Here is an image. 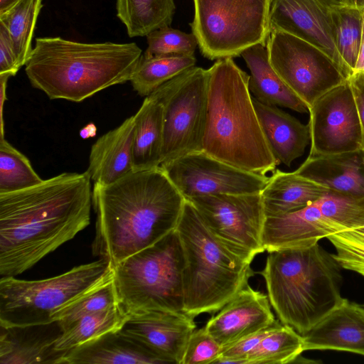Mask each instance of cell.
Wrapping results in <instances>:
<instances>
[{
    "instance_id": "6da1fadb",
    "label": "cell",
    "mask_w": 364,
    "mask_h": 364,
    "mask_svg": "<svg viewBox=\"0 0 364 364\" xmlns=\"http://www.w3.org/2000/svg\"><path fill=\"white\" fill-rule=\"evenodd\" d=\"M91 178L63 173L32 187L0 193V276L16 277L90 224Z\"/></svg>"
},
{
    "instance_id": "7a4b0ae2",
    "label": "cell",
    "mask_w": 364,
    "mask_h": 364,
    "mask_svg": "<svg viewBox=\"0 0 364 364\" xmlns=\"http://www.w3.org/2000/svg\"><path fill=\"white\" fill-rule=\"evenodd\" d=\"M186 198L159 166L94 183L92 254L114 267L176 230Z\"/></svg>"
},
{
    "instance_id": "3957f363",
    "label": "cell",
    "mask_w": 364,
    "mask_h": 364,
    "mask_svg": "<svg viewBox=\"0 0 364 364\" xmlns=\"http://www.w3.org/2000/svg\"><path fill=\"white\" fill-rule=\"evenodd\" d=\"M142 55L135 43H86L60 37L36 38L25 71L32 86L50 99L80 102L130 81Z\"/></svg>"
},
{
    "instance_id": "277c9868",
    "label": "cell",
    "mask_w": 364,
    "mask_h": 364,
    "mask_svg": "<svg viewBox=\"0 0 364 364\" xmlns=\"http://www.w3.org/2000/svg\"><path fill=\"white\" fill-rule=\"evenodd\" d=\"M208 115L203 151L235 167L265 175L279 164L267 144L248 82L232 58L208 68Z\"/></svg>"
},
{
    "instance_id": "5b68a950",
    "label": "cell",
    "mask_w": 364,
    "mask_h": 364,
    "mask_svg": "<svg viewBox=\"0 0 364 364\" xmlns=\"http://www.w3.org/2000/svg\"><path fill=\"white\" fill-rule=\"evenodd\" d=\"M342 269L316 243L268 252L259 273L279 320L304 336L343 301Z\"/></svg>"
},
{
    "instance_id": "8992f818",
    "label": "cell",
    "mask_w": 364,
    "mask_h": 364,
    "mask_svg": "<svg viewBox=\"0 0 364 364\" xmlns=\"http://www.w3.org/2000/svg\"><path fill=\"white\" fill-rule=\"evenodd\" d=\"M176 230L184 255L183 312L195 317L218 311L248 284L250 263L224 246L186 199Z\"/></svg>"
},
{
    "instance_id": "52a82bcc",
    "label": "cell",
    "mask_w": 364,
    "mask_h": 364,
    "mask_svg": "<svg viewBox=\"0 0 364 364\" xmlns=\"http://www.w3.org/2000/svg\"><path fill=\"white\" fill-rule=\"evenodd\" d=\"M184 255L175 230L113 267L119 304L129 314L183 312Z\"/></svg>"
},
{
    "instance_id": "ba28073f",
    "label": "cell",
    "mask_w": 364,
    "mask_h": 364,
    "mask_svg": "<svg viewBox=\"0 0 364 364\" xmlns=\"http://www.w3.org/2000/svg\"><path fill=\"white\" fill-rule=\"evenodd\" d=\"M113 267L102 259L41 280L0 279V326L54 322L53 316L85 293L113 278Z\"/></svg>"
},
{
    "instance_id": "9c48e42d",
    "label": "cell",
    "mask_w": 364,
    "mask_h": 364,
    "mask_svg": "<svg viewBox=\"0 0 364 364\" xmlns=\"http://www.w3.org/2000/svg\"><path fill=\"white\" fill-rule=\"evenodd\" d=\"M190 24L201 54L209 60L234 58L267 45L272 0H193Z\"/></svg>"
},
{
    "instance_id": "30bf717a",
    "label": "cell",
    "mask_w": 364,
    "mask_h": 364,
    "mask_svg": "<svg viewBox=\"0 0 364 364\" xmlns=\"http://www.w3.org/2000/svg\"><path fill=\"white\" fill-rule=\"evenodd\" d=\"M364 226V196L328 192L300 210L266 217L262 243L268 252L318 243L329 235Z\"/></svg>"
},
{
    "instance_id": "8fae6325",
    "label": "cell",
    "mask_w": 364,
    "mask_h": 364,
    "mask_svg": "<svg viewBox=\"0 0 364 364\" xmlns=\"http://www.w3.org/2000/svg\"><path fill=\"white\" fill-rule=\"evenodd\" d=\"M208 69L194 66L166 82L151 94L164 107L162 163L203 151L208 115Z\"/></svg>"
},
{
    "instance_id": "7c38bea8",
    "label": "cell",
    "mask_w": 364,
    "mask_h": 364,
    "mask_svg": "<svg viewBox=\"0 0 364 364\" xmlns=\"http://www.w3.org/2000/svg\"><path fill=\"white\" fill-rule=\"evenodd\" d=\"M266 47L274 70L309 109L322 95L348 79L326 53L289 33L271 31Z\"/></svg>"
},
{
    "instance_id": "4fadbf2b",
    "label": "cell",
    "mask_w": 364,
    "mask_h": 364,
    "mask_svg": "<svg viewBox=\"0 0 364 364\" xmlns=\"http://www.w3.org/2000/svg\"><path fill=\"white\" fill-rule=\"evenodd\" d=\"M211 233L229 250L250 263L265 251L262 232L266 215L260 193L216 194L186 199Z\"/></svg>"
},
{
    "instance_id": "5bb4252c",
    "label": "cell",
    "mask_w": 364,
    "mask_h": 364,
    "mask_svg": "<svg viewBox=\"0 0 364 364\" xmlns=\"http://www.w3.org/2000/svg\"><path fill=\"white\" fill-rule=\"evenodd\" d=\"M160 167L186 199L216 194L259 193L269 178L235 167L203 151L162 163Z\"/></svg>"
},
{
    "instance_id": "9a60e30c",
    "label": "cell",
    "mask_w": 364,
    "mask_h": 364,
    "mask_svg": "<svg viewBox=\"0 0 364 364\" xmlns=\"http://www.w3.org/2000/svg\"><path fill=\"white\" fill-rule=\"evenodd\" d=\"M309 156L364 151V135L350 85L329 90L309 108Z\"/></svg>"
},
{
    "instance_id": "2e32d148",
    "label": "cell",
    "mask_w": 364,
    "mask_h": 364,
    "mask_svg": "<svg viewBox=\"0 0 364 364\" xmlns=\"http://www.w3.org/2000/svg\"><path fill=\"white\" fill-rule=\"evenodd\" d=\"M338 5L333 0H272L270 29L289 33L318 47L348 78L352 73L335 43L333 14Z\"/></svg>"
},
{
    "instance_id": "e0dca14e",
    "label": "cell",
    "mask_w": 364,
    "mask_h": 364,
    "mask_svg": "<svg viewBox=\"0 0 364 364\" xmlns=\"http://www.w3.org/2000/svg\"><path fill=\"white\" fill-rule=\"evenodd\" d=\"M193 318L184 312L145 311L129 314L119 331L160 363L182 364L187 343L196 327Z\"/></svg>"
},
{
    "instance_id": "ac0fdd59",
    "label": "cell",
    "mask_w": 364,
    "mask_h": 364,
    "mask_svg": "<svg viewBox=\"0 0 364 364\" xmlns=\"http://www.w3.org/2000/svg\"><path fill=\"white\" fill-rule=\"evenodd\" d=\"M268 296L249 284L240 290L205 326L223 348L255 333L275 321Z\"/></svg>"
},
{
    "instance_id": "d6986e66",
    "label": "cell",
    "mask_w": 364,
    "mask_h": 364,
    "mask_svg": "<svg viewBox=\"0 0 364 364\" xmlns=\"http://www.w3.org/2000/svg\"><path fill=\"white\" fill-rule=\"evenodd\" d=\"M305 350H333L364 355V309L343 301L303 336Z\"/></svg>"
},
{
    "instance_id": "ffe728a7",
    "label": "cell",
    "mask_w": 364,
    "mask_h": 364,
    "mask_svg": "<svg viewBox=\"0 0 364 364\" xmlns=\"http://www.w3.org/2000/svg\"><path fill=\"white\" fill-rule=\"evenodd\" d=\"M63 331L57 321L26 326H0L1 364H60L65 352L55 349Z\"/></svg>"
},
{
    "instance_id": "44dd1931",
    "label": "cell",
    "mask_w": 364,
    "mask_h": 364,
    "mask_svg": "<svg viewBox=\"0 0 364 364\" xmlns=\"http://www.w3.org/2000/svg\"><path fill=\"white\" fill-rule=\"evenodd\" d=\"M134 134L133 115L92 144L86 171L94 183L110 184L133 171Z\"/></svg>"
},
{
    "instance_id": "7402d4cb",
    "label": "cell",
    "mask_w": 364,
    "mask_h": 364,
    "mask_svg": "<svg viewBox=\"0 0 364 364\" xmlns=\"http://www.w3.org/2000/svg\"><path fill=\"white\" fill-rule=\"evenodd\" d=\"M331 192L364 196V151L309 156L295 171Z\"/></svg>"
},
{
    "instance_id": "603a6c76",
    "label": "cell",
    "mask_w": 364,
    "mask_h": 364,
    "mask_svg": "<svg viewBox=\"0 0 364 364\" xmlns=\"http://www.w3.org/2000/svg\"><path fill=\"white\" fill-rule=\"evenodd\" d=\"M252 100L273 156L279 164L291 166L294 160L304 154L311 142L309 123H301L277 106L262 104L254 97Z\"/></svg>"
},
{
    "instance_id": "cb8c5ba5",
    "label": "cell",
    "mask_w": 364,
    "mask_h": 364,
    "mask_svg": "<svg viewBox=\"0 0 364 364\" xmlns=\"http://www.w3.org/2000/svg\"><path fill=\"white\" fill-rule=\"evenodd\" d=\"M250 71L249 90L259 102L288 108L299 113L309 107L282 80L269 63L266 46L257 44L240 55Z\"/></svg>"
},
{
    "instance_id": "d4e9b609",
    "label": "cell",
    "mask_w": 364,
    "mask_h": 364,
    "mask_svg": "<svg viewBox=\"0 0 364 364\" xmlns=\"http://www.w3.org/2000/svg\"><path fill=\"white\" fill-rule=\"evenodd\" d=\"M330 191L295 171L276 169L260 194L266 217H274L304 208Z\"/></svg>"
},
{
    "instance_id": "484cf974",
    "label": "cell",
    "mask_w": 364,
    "mask_h": 364,
    "mask_svg": "<svg viewBox=\"0 0 364 364\" xmlns=\"http://www.w3.org/2000/svg\"><path fill=\"white\" fill-rule=\"evenodd\" d=\"M158 364L154 355L140 344L122 334L111 331L65 353L60 364Z\"/></svg>"
},
{
    "instance_id": "4316f807",
    "label": "cell",
    "mask_w": 364,
    "mask_h": 364,
    "mask_svg": "<svg viewBox=\"0 0 364 364\" xmlns=\"http://www.w3.org/2000/svg\"><path fill=\"white\" fill-rule=\"evenodd\" d=\"M133 171L158 168L164 154V107L150 95L134 115Z\"/></svg>"
},
{
    "instance_id": "83f0119b",
    "label": "cell",
    "mask_w": 364,
    "mask_h": 364,
    "mask_svg": "<svg viewBox=\"0 0 364 364\" xmlns=\"http://www.w3.org/2000/svg\"><path fill=\"white\" fill-rule=\"evenodd\" d=\"M116 9L128 36L133 38L170 26L176 6L174 0H117Z\"/></svg>"
},
{
    "instance_id": "f1b7e54d",
    "label": "cell",
    "mask_w": 364,
    "mask_h": 364,
    "mask_svg": "<svg viewBox=\"0 0 364 364\" xmlns=\"http://www.w3.org/2000/svg\"><path fill=\"white\" fill-rule=\"evenodd\" d=\"M128 318L120 304L85 315L64 330L55 343L58 351L67 352L92 339L119 330Z\"/></svg>"
},
{
    "instance_id": "f546056e",
    "label": "cell",
    "mask_w": 364,
    "mask_h": 364,
    "mask_svg": "<svg viewBox=\"0 0 364 364\" xmlns=\"http://www.w3.org/2000/svg\"><path fill=\"white\" fill-rule=\"evenodd\" d=\"M196 63L194 55H142L130 82L138 95L147 97L166 82L194 67Z\"/></svg>"
},
{
    "instance_id": "4dcf8cb0",
    "label": "cell",
    "mask_w": 364,
    "mask_h": 364,
    "mask_svg": "<svg viewBox=\"0 0 364 364\" xmlns=\"http://www.w3.org/2000/svg\"><path fill=\"white\" fill-rule=\"evenodd\" d=\"M43 0H19L0 14V22L7 28L21 68L25 65L33 48L31 41Z\"/></svg>"
},
{
    "instance_id": "1f68e13d",
    "label": "cell",
    "mask_w": 364,
    "mask_h": 364,
    "mask_svg": "<svg viewBox=\"0 0 364 364\" xmlns=\"http://www.w3.org/2000/svg\"><path fill=\"white\" fill-rule=\"evenodd\" d=\"M304 351L303 336L282 323L250 353L247 364L296 363Z\"/></svg>"
},
{
    "instance_id": "d6a6232c",
    "label": "cell",
    "mask_w": 364,
    "mask_h": 364,
    "mask_svg": "<svg viewBox=\"0 0 364 364\" xmlns=\"http://www.w3.org/2000/svg\"><path fill=\"white\" fill-rule=\"evenodd\" d=\"M363 9L341 4L334 10L335 43L343 63L353 73L358 59Z\"/></svg>"
},
{
    "instance_id": "836d02e7",
    "label": "cell",
    "mask_w": 364,
    "mask_h": 364,
    "mask_svg": "<svg viewBox=\"0 0 364 364\" xmlns=\"http://www.w3.org/2000/svg\"><path fill=\"white\" fill-rule=\"evenodd\" d=\"M43 180L24 154L5 138L0 139V193L26 189Z\"/></svg>"
},
{
    "instance_id": "e575fe53",
    "label": "cell",
    "mask_w": 364,
    "mask_h": 364,
    "mask_svg": "<svg viewBox=\"0 0 364 364\" xmlns=\"http://www.w3.org/2000/svg\"><path fill=\"white\" fill-rule=\"evenodd\" d=\"M113 278L65 305L53 316V321H57L63 331L73 322L85 315L119 305Z\"/></svg>"
},
{
    "instance_id": "d590c367",
    "label": "cell",
    "mask_w": 364,
    "mask_h": 364,
    "mask_svg": "<svg viewBox=\"0 0 364 364\" xmlns=\"http://www.w3.org/2000/svg\"><path fill=\"white\" fill-rule=\"evenodd\" d=\"M147 48L145 58L159 55H194L198 46L195 35L171 28L169 26L156 29L146 36Z\"/></svg>"
},
{
    "instance_id": "8d00e7d4",
    "label": "cell",
    "mask_w": 364,
    "mask_h": 364,
    "mask_svg": "<svg viewBox=\"0 0 364 364\" xmlns=\"http://www.w3.org/2000/svg\"><path fill=\"white\" fill-rule=\"evenodd\" d=\"M334 247L333 254L341 267L364 277V226L326 237Z\"/></svg>"
},
{
    "instance_id": "74e56055",
    "label": "cell",
    "mask_w": 364,
    "mask_h": 364,
    "mask_svg": "<svg viewBox=\"0 0 364 364\" xmlns=\"http://www.w3.org/2000/svg\"><path fill=\"white\" fill-rule=\"evenodd\" d=\"M222 347L203 328L194 330L187 343L182 364L213 363Z\"/></svg>"
},
{
    "instance_id": "f35d334b",
    "label": "cell",
    "mask_w": 364,
    "mask_h": 364,
    "mask_svg": "<svg viewBox=\"0 0 364 364\" xmlns=\"http://www.w3.org/2000/svg\"><path fill=\"white\" fill-rule=\"evenodd\" d=\"M282 324L279 320L267 328L248 336L233 344L223 348L220 357L213 363L247 364V358L260 341L271 331Z\"/></svg>"
},
{
    "instance_id": "ab89813d",
    "label": "cell",
    "mask_w": 364,
    "mask_h": 364,
    "mask_svg": "<svg viewBox=\"0 0 364 364\" xmlns=\"http://www.w3.org/2000/svg\"><path fill=\"white\" fill-rule=\"evenodd\" d=\"M20 68L9 33L0 22V74L9 73L14 76Z\"/></svg>"
},
{
    "instance_id": "60d3db41",
    "label": "cell",
    "mask_w": 364,
    "mask_h": 364,
    "mask_svg": "<svg viewBox=\"0 0 364 364\" xmlns=\"http://www.w3.org/2000/svg\"><path fill=\"white\" fill-rule=\"evenodd\" d=\"M347 80L354 96L364 135V71L353 73Z\"/></svg>"
},
{
    "instance_id": "b9f144b4",
    "label": "cell",
    "mask_w": 364,
    "mask_h": 364,
    "mask_svg": "<svg viewBox=\"0 0 364 364\" xmlns=\"http://www.w3.org/2000/svg\"><path fill=\"white\" fill-rule=\"evenodd\" d=\"M11 75L9 73L0 74V139L4 138V106L6 100V85Z\"/></svg>"
},
{
    "instance_id": "7bdbcfd3",
    "label": "cell",
    "mask_w": 364,
    "mask_h": 364,
    "mask_svg": "<svg viewBox=\"0 0 364 364\" xmlns=\"http://www.w3.org/2000/svg\"><path fill=\"white\" fill-rule=\"evenodd\" d=\"M361 71H364V9L362 13V31L359 53L353 73Z\"/></svg>"
},
{
    "instance_id": "ee69618b",
    "label": "cell",
    "mask_w": 364,
    "mask_h": 364,
    "mask_svg": "<svg viewBox=\"0 0 364 364\" xmlns=\"http://www.w3.org/2000/svg\"><path fill=\"white\" fill-rule=\"evenodd\" d=\"M97 134V127L93 123H90L80 131L82 139H87L93 137Z\"/></svg>"
},
{
    "instance_id": "f6af8a7d",
    "label": "cell",
    "mask_w": 364,
    "mask_h": 364,
    "mask_svg": "<svg viewBox=\"0 0 364 364\" xmlns=\"http://www.w3.org/2000/svg\"><path fill=\"white\" fill-rule=\"evenodd\" d=\"M19 0H0V14H4Z\"/></svg>"
},
{
    "instance_id": "bcb514c9",
    "label": "cell",
    "mask_w": 364,
    "mask_h": 364,
    "mask_svg": "<svg viewBox=\"0 0 364 364\" xmlns=\"http://www.w3.org/2000/svg\"><path fill=\"white\" fill-rule=\"evenodd\" d=\"M346 4L360 9H364V0H346Z\"/></svg>"
},
{
    "instance_id": "7dc6e473",
    "label": "cell",
    "mask_w": 364,
    "mask_h": 364,
    "mask_svg": "<svg viewBox=\"0 0 364 364\" xmlns=\"http://www.w3.org/2000/svg\"><path fill=\"white\" fill-rule=\"evenodd\" d=\"M333 1H334L335 2H337L338 4H347L346 0H333Z\"/></svg>"
},
{
    "instance_id": "c3c4849f",
    "label": "cell",
    "mask_w": 364,
    "mask_h": 364,
    "mask_svg": "<svg viewBox=\"0 0 364 364\" xmlns=\"http://www.w3.org/2000/svg\"><path fill=\"white\" fill-rule=\"evenodd\" d=\"M362 306H363V309H364V306H363V305H362Z\"/></svg>"
}]
</instances>
